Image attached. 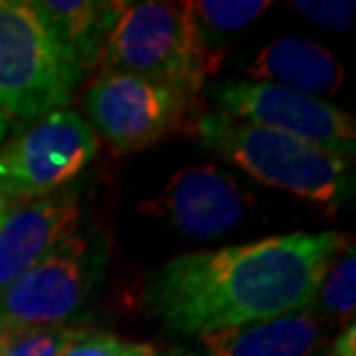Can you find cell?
Here are the masks:
<instances>
[{
	"mask_svg": "<svg viewBox=\"0 0 356 356\" xmlns=\"http://www.w3.org/2000/svg\"><path fill=\"white\" fill-rule=\"evenodd\" d=\"M83 331L86 329H74L67 324L14 331L0 356H60Z\"/></svg>",
	"mask_w": 356,
	"mask_h": 356,
	"instance_id": "2e32d148",
	"label": "cell"
},
{
	"mask_svg": "<svg viewBox=\"0 0 356 356\" xmlns=\"http://www.w3.org/2000/svg\"><path fill=\"white\" fill-rule=\"evenodd\" d=\"M139 209L169 220L183 236L206 241L229 232L243 220L248 195L232 174L204 165L176 172L167 188Z\"/></svg>",
	"mask_w": 356,
	"mask_h": 356,
	"instance_id": "9c48e42d",
	"label": "cell"
},
{
	"mask_svg": "<svg viewBox=\"0 0 356 356\" xmlns=\"http://www.w3.org/2000/svg\"><path fill=\"white\" fill-rule=\"evenodd\" d=\"M79 79L33 0H0V141L70 102Z\"/></svg>",
	"mask_w": 356,
	"mask_h": 356,
	"instance_id": "277c9868",
	"label": "cell"
},
{
	"mask_svg": "<svg viewBox=\"0 0 356 356\" xmlns=\"http://www.w3.org/2000/svg\"><path fill=\"white\" fill-rule=\"evenodd\" d=\"M192 123L206 148L270 188L326 206H340L352 197L354 174L350 160L220 111L202 113Z\"/></svg>",
	"mask_w": 356,
	"mask_h": 356,
	"instance_id": "3957f363",
	"label": "cell"
},
{
	"mask_svg": "<svg viewBox=\"0 0 356 356\" xmlns=\"http://www.w3.org/2000/svg\"><path fill=\"white\" fill-rule=\"evenodd\" d=\"M14 336V329L10 324L5 322V317L0 315V352L5 350V345H7V340H10Z\"/></svg>",
	"mask_w": 356,
	"mask_h": 356,
	"instance_id": "ffe728a7",
	"label": "cell"
},
{
	"mask_svg": "<svg viewBox=\"0 0 356 356\" xmlns=\"http://www.w3.org/2000/svg\"><path fill=\"white\" fill-rule=\"evenodd\" d=\"M250 81L305 92V95H333L343 83V65L322 44L303 38H280L266 44L245 65Z\"/></svg>",
	"mask_w": 356,
	"mask_h": 356,
	"instance_id": "7c38bea8",
	"label": "cell"
},
{
	"mask_svg": "<svg viewBox=\"0 0 356 356\" xmlns=\"http://www.w3.org/2000/svg\"><path fill=\"white\" fill-rule=\"evenodd\" d=\"M326 356H356V326L345 324V329L338 333L331 343V350Z\"/></svg>",
	"mask_w": 356,
	"mask_h": 356,
	"instance_id": "d6986e66",
	"label": "cell"
},
{
	"mask_svg": "<svg viewBox=\"0 0 356 356\" xmlns=\"http://www.w3.org/2000/svg\"><path fill=\"white\" fill-rule=\"evenodd\" d=\"M155 356H197V354H190V352H167V354H155Z\"/></svg>",
	"mask_w": 356,
	"mask_h": 356,
	"instance_id": "44dd1931",
	"label": "cell"
},
{
	"mask_svg": "<svg viewBox=\"0 0 356 356\" xmlns=\"http://www.w3.org/2000/svg\"><path fill=\"white\" fill-rule=\"evenodd\" d=\"M270 7L268 0H195L188 3L190 17L209 44H216V35H232L243 31L259 14Z\"/></svg>",
	"mask_w": 356,
	"mask_h": 356,
	"instance_id": "5bb4252c",
	"label": "cell"
},
{
	"mask_svg": "<svg viewBox=\"0 0 356 356\" xmlns=\"http://www.w3.org/2000/svg\"><path fill=\"white\" fill-rule=\"evenodd\" d=\"M60 356H155V350L151 345L123 340L113 333L86 329Z\"/></svg>",
	"mask_w": 356,
	"mask_h": 356,
	"instance_id": "e0dca14e",
	"label": "cell"
},
{
	"mask_svg": "<svg viewBox=\"0 0 356 356\" xmlns=\"http://www.w3.org/2000/svg\"><path fill=\"white\" fill-rule=\"evenodd\" d=\"M222 51L209 44L190 17L188 3H125L99 65L174 88L197 99L209 76L218 72Z\"/></svg>",
	"mask_w": 356,
	"mask_h": 356,
	"instance_id": "7a4b0ae2",
	"label": "cell"
},
{
	"mask_svg": "<svg viewBox=\"0 0 356 356\" xmlns=\"http://www.w3.org/2000/svg\"><path fill=\"white\" fill-rule=\"evenodd\" d=\"M97 148V132L79 111L56 109L0 148V188L17 197L49 195L72 181Z\"/></svg>",
	"mask_w": 356,
	"mask_h": 356,
	"instance_id": "52a82bcc",
	"label": "cell"
},
{
	"mask_svg": "<svg viewBox=\"0 0 356 356\" xmlns=\"http://www.w3.org/2000/svg\"><path fill=\"white\" fill-rule=\"evenodd\" d=\"M106 261L102 234H72L0 291V315L14 331L67 324L88 303Z\"/></svg>",
	"mask_w": 356,
	"mask_h": 356,
	"instance_id": "5b68a950",
	"label": "cell"
},
{
	"mask_svg": "<svg viewBox=\"0 0 356 356\" xmlns=\"http://www.w3.org/2000/svg\"><path fill=\"white\" fill-rule=\"evenodd\" d=\"M192 102L174 88L111 70H102L83 95L92 130L118 153L139 151L174 132Z\"/></svg>",
	"mask_w": 356,
	"mask_h": 356,
	"instance_id": "ba28073f",
	"label": "cell"
},
{
	"mask_svg": "<svg viewBox=\"0 0 356 356\" xmlns=\"http://www.w3.org/2000/svg\"><path fill=\"white\" fill-rule=\"evenodd\" d=\"M125 3L113 0H35L42 21L79 76L99 65L106 38Z\"/></svg>",
	"mask_w": 356,
	"mask_h": 356,
	"instance_id": "4fadbf2b",
	"label": "cell"
},
{
	"mask_svg": "<svg viewBox=\"0 0 356 356\" xmlns=\"http://www.w3.org/2000/svg\"><path fill=\"white\" fill-rule=\"evenodd\" d=\"M211 95L218 111L229 118L308 141L345 160L354 155V118L322 97H312L275 83L241 79L218 83Z\"/></svg>",
	"mask_w": 356,
	"mask_h": 356,
	"instance_id": "8992f818",
	"label": "cell"
},
{
	"mask_svg": "<svg viewBox=\"0 0 356 356\" xmlns=\"http://www.w3.org/2000/svg\"><path fill=\"white\" fill-rule=\"evenodd\" d=\"M79 229L74 197H42L0 225V291Z\"/></svg>",
	"mask_w": 356,
	"mask_h": 356,
	"instance_id": "30bf717a",
	"label": "cell"
},
{
	"mask_svg": "<svg viewBox=\"0 0 356 356\" xmlns=\"http://www.w3.org/2000/svg\"><path fill=\"white\" fill-rule=\"evenodd\" d=\"M312 305H319V310L331 319H338L343 324H352L356 310V254L354 248L343 250L326 270L322 284L317 289V298Z\"/></svg>",
	"mask_w": 356,
	"mask_h": 356,
	"instance_id": "9a60e30c",
	"label": "cell"
},
{
	"mask_svg": "<svg viewBox=\"0 0 356 356\" xmlns=\"http://www.w3.org/2000/svg\"><path fill=\"white\" fill-rule=\"evenodd\" d=\"M345 245L338 232H294L178 254L151 280L146 301L185 336L301 312L312 308L326 270Z\"/></svg>",
	"mask_w": 356,
	"mask_h": 356,
	"instance_id": "6da1fadb",
	"label": "cell"
},
{
	"mask_svg": "<svg viewBox=\"0 0 356 356\" xmlns=\"http://www.w3.org/2000/svg\"><path fill=\"white\" fill-rule=\"evenodd\" d=\"M5 218H7V216H5V206H3V199H0V225L5 222Z\"/></svg>",
	"mask_w": 356,
	"mask_h": 356,
	"instance_id": "7402d4cb",
	"label": "cell"
},
{
	"mask_svg": "<svg viewBox=\"0 0 356 356\" xmlns=\"http://www.w3.org/2000/svg\"><path fill=\"white\" fill-rule=\"evenodd\" d=\"M354 3H345V0H294L291 3V10H296L301 17L310 19L312 24L322 26V28H329V31H336V33H343V31H350L352 26V19H354Z\"/></svg>",
	"mask_w": 356,
	"mask_h": 356,
	"instance_id": "ac0fdd59",
	"label": "cell"
},
{
	"mask_svg": "<svg viewBox=\"0 0 356 356\" xmlns=\"http://www.w3.org/2000/svg\"><path fill=\"white\" fill-rule=\"evenodd\" d=\"M322 340L315 308L199 336L209 356H310Z\"/></svg>",
	"mask_w": 356,
	"mask_h": 356,
	"instance_id": "8fae6325",
	"label": "cell"
}]
</instances>
